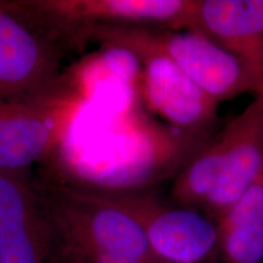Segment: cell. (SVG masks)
I'll list each match as a JSON object with an SVG mask.
<instances>
[{
    "instance_id": "6da1fadb",
    "label": "cell",
    "mask_w": 263,
    "mask_h": 263,
    "mask_svg": "<svg viewBox=\"0 0 263 263\" xmlns=\"http://www.w3.org/2000/svg\"><path fill=\"white\" fill-rule=\"evenodd\" d=\"M55 263H162L139 222L114 193L61 184L37 186Z\"/></svg>"
},
{
    "instance_id": "7a4b0ae2",
    "label": "cell",
    "mask_w": 263,
    "mask_h": 263,
    "mask_svg": "<svg viewBox=\"0 0 263 263\" xmlns=\"http://www.w3.org/2000/svg\"><path fill=\"white\" fill-rule=\"evenodd\" d=\"M263 170V94L207 141L173 180L180 206L202 209L217 222Z\"/></svg>"
},
{
    "instance_id": "3957f363",
    "label": "cell",
    "mask_w": 263,
    "mask_h": 263,
    "mask_svg": "<svg viewBox=\"0 0 263 263\" xmlns=\"http://www.w3.org/2000/svg\"><path fill=\"white\" fill-rule=\"evenodd\" d=\"M66 44L95 42L104 48L121 49L133 57L162 55L177 65L217 103L252 91L261 82L241 61L215 42L189 29L145 26L87 25L62 32Z\"/></svg>"
},
{
    "instance_id": "277c9868",
    "label": "cell",
    "mask_w": 263,
    "mask_h": 263,
    "mask_svg": "<svg viewBox=\"0 0 263 263\" xmlns=\"http://www.w3.org/2000/svg\"><path fill=\"white\" fill-rule=\"evenodd\" d=\"M62 42L17 2H0V100L47 97L70 85L61 74Z\"/></svg>"
},
{
    "instance_id": "5b68a950",
    "label": "cell",
    "mask_w": 263,
    "mask_h": 263,
    "mask_svg": "<svg viewBox=\"0 0 263 263\" xmlns=\"http://www.w3.org/2000/svg\"><path fill=\"white\" fill-rule=\"evenodd\" d=\"M80 105L70 85L47 97L0 100V172L26 176L58 146Z\"/></svg>"
},
{
    "instance_id": "8992f818",
    "label": "cell",
    "mask_w": 263,
    "mask_h": 263,
    "mask_svg": "<svg viewBox=\"0 0 263 263\" xmlns=\"http://www.w3.org/2000/svg\"><path fill=\"white\" fill-rule=\"evenodd\" d=\"M139 222L154 256L162 263H201L217 252L218 227L196 209L164 205L143 192H111Z\"/></svg>"
},
{
    "instance_id": "52a82bcc",
    "label": "cell",
    "mask_w": 263,
    "mask_h": 263,
    "mask_svg": "<svg viewBox=\"0 0 263 263\" xmlns=\"http://www.w3.org/2000/svg\"><path fill=\"white\" fill-rule=\"evenodd\" d=\"M17 4L60 37L87 25L185 29L195 0H21Z\"/></svg>"
},
{
    "instance_id": "ba28073f",
    "label": "cell",
    "mask_w": 263,
    "mask_h": 263,
    "mask_svg": "<svg viewBox=\"0 0 263 263\" xmlns=\"http://www.w3.org/2000/svg\"><path fill=\"white\" fill-rule=\"evenodd\" d=\"M134 58L140 65L138 88L147 106L173 129L207 137L219 103L162 55Z\"/></svg>"
},
{
    "instance_id": "9c48e42d",
    "label": "cell",
    "mask_w": 263,
    "mask_h": 263,
    "mask_svg": "<svg viewBox=\"0 0 263 263\" xmlns=\"http://www.w3.org/2000/svg\"><path fill=\"white\" fill-rule=\"evenodd\" d=\"M0 263H55L47 216L27 176L0 172Z\"/></svg>"
},
{
    "instance_id": "30bf717a",
    "label": "cell",
    "mask_w": 263,
    "mask_h": 263,
    "mask_svg": "<svg viewBox=\"0 0 263 263\" xmlns=\"http://www.w3.org/2000/svg\"><path fill=\"white\" fill-rule=\"evenodd\" d=\"M185 29L230 52L262 85L263 0H195Z\"/></svg>"
},
{
    "instance_id": "8fae6325",
    "label": "cell",
    "mask_w": 263,
    "mask_h": 263,
    "mask_svg": "<svg viewBox=\"0 0 263 263\" xmlns=\"http://www.w3.org/2000/svg\"><path fill=\"white\" fill-rule=\"evenodd\" d=\"M224 263H263V170L216 222Z\"/></svg>"
},
{
    "instance_id": "7c38bea8",
    "label": "cell",
    "mask_w": 263,
    "mask_h": 263,
    "mask_svg": "<svg viewBox=\"0 0 263 263\" xmlns=\"http://www.w3.org/2000/svg\"><path fill=\"white\" fill-rule=\"evenodd\" d=\"M257 94H263V83H262L261 87H259V89H258L257 93H256V95H257Z\"/></svg>"
}]
</instances>
